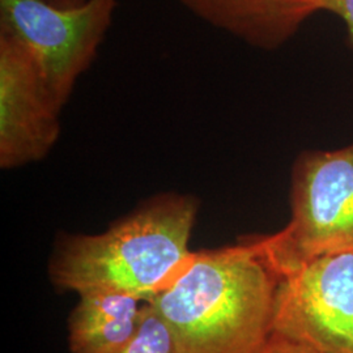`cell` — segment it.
I'll return each mask as SVG.
<instances>
[{"label":"cell","mask_w":353,"mask_h":353,"mask_svg":"<svg viewBox=\"0 0 353 353\" xmlns=\"http://www.w3.org/2000/svg\"><path fill=\"white\" fill-rule=\"evenodd\" d=\"M190 12L254 48L275 50L316 12L322 0H179Z\"/></svg>","instance_id":"52a82bcc"},{"label":"cell","mask_w":353,"mask_h":353,"mask_svg":"<svg viewBox=\"0 0 353 353\" xmlns=\"http://www.w3.org/2000/svg\"><path fill=\"white\" fill-rule=\"evenodd\" d=\"M279 275L258 236L192 252L148 303L176 353H261L272 335Z\"/></svg>","instance_id":"6da1fadb"},{"label":"cell","mask_w":353,"mask_h":353,"mask_svg":"<svg viewBox=\"0 0 353 353\" xmlns=\"http://www.w3.org/2000/svg\"><path fill=\"white\" fill-rule=\"evenodd\" d=\"M115 353H176V351L170 330L147 301L137 334L122 350Z\"/></svg>","instance_id":"9c48e42d"},{"label":"cell","mask_w":353,"mask_h":353,"mask_svg":"<svg viewBox=\"0 0 353 353\" xmlns=\"http://www.w3.org/2000/svg\"><path fill=\"white\" fill-rule=\"evenodd\" d=\"M261 353H323L301 343L285 339L272 334Z\"/></svg>","instance_id":"30bf717a"},{"label":"cell","mask_w":353,"mask_h":353,"mask_svg":"<svg viewBox=\"0 0 353 353\" xmlns=\"http://www.w3.org/2000/svg\"><path fill=\"white\" fill-rule=\"evenodd\" d=\"M272 334L323 353H353V248L279 276Z\"/></svg>","instance_id":"5b68a950"},{"label":"cell","mask_w":353,"mask_h":353,"mask_svg":"<svg viewBox=\"0 0 353 353\" xmlns=\"http://www.w3.org/2000/svg\"><path fill=\"white\" fill-rule=\"evenodd\" d=\"M145 303L135 294L93 290L79 294L67 322L71 353H115L134 338Z\"/></svg>","instance_id":"ba28073f"},{"label":"cell","mask_w":353,"mask_h":353,"mask_svg":"<svg viewBox=\"0 0 353 353\" xmlns=\"http://www.w3.org/2000/svg\"><path fill=\"white\" fill-rule=\"evenodd\" d=\"M118 0L58 7L46 0H0V32L36 57L54 100L63 109L94 62L113 23Z\"/></svg>","instance_id":"277c9868"},{"label":"cell","mask_w":353,"mask_h":353,"mask_svg":"<svg viewBox=\"0 0 353 353\" xmlns=\"http://www.w3.org/2000/svg\"><path fill=\"white\" fill-rule=\"evenodd\" d=\"M322 4L323 11L334 13L344 21L353 43V0H322Z\"/></svg>","instance_id":"8fae6325"},{"label":"cell","mask_w":353,"mask_h":353,"mask_svg":"<svg viewBox=\"0 0 353 353\" xmlns=\"http://www.w3.org/2000/svg\"><path fill=\"white\" fill-rule=\"evenodd\" d=\"M46 1H49L54 6H58V7H76L87 0H46Z\"/></svg>","instance_id":"7c38bea8"},{"label":"cell","mask_w":353,"mask_h":353,"mask_svg":"<svg viewBox=\"0 0 353 353\" xmlns=\"http://www.w3.org/2000/svg\"><path fill=\"white\" fill-rule=\"evenodd\" d=\"M198 211L194 196L166 192L102 233L64 234L51 255V283L77 294L115 290L150 301L191 258Z\"/></svg>","instance_id":"7a4b0ae2"},{"label":"cell","mask_w":353,"mask_h":353,"mask_svg":"<svg viewBox=\"0 0 353 353\" xmlns=\"http://www.w3.org/2000/svg\"><path fill=\"white\" fill-rule=\"evenodd\" d=\"M290 182V220L259 236L279 276L319 254L353 248V143L332 151H305Z\"/></svg>","instance_id":"3957f363"},{"label":"cell","mask_w":353,"mask_h":353,"mask_svg":"<svg viewBox=\"0 0 353 353\" xmlns=\"http://www.w3.org/2000/svg\"><path fill=\"white\" fill-rule=\"evenodd\" d=\"M61 112L33 52L0 32V168L45 159L59 139Z\"/></svg>","instance_id":"8992f818"}]
</instances>
